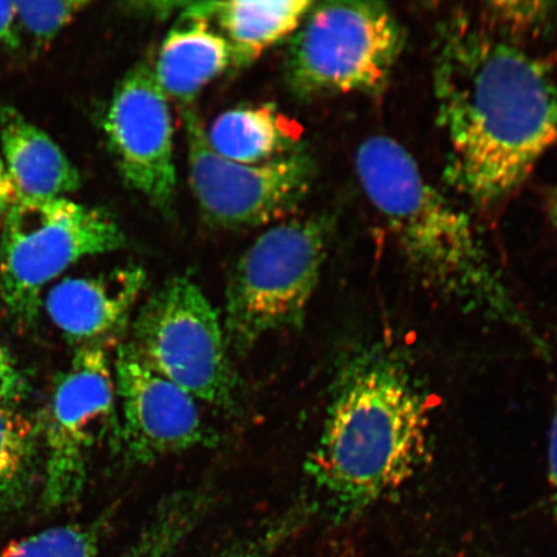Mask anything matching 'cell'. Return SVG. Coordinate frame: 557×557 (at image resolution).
Listing matches in <instances>:
<instances>
[{"mask_svg": "<svg viewBox=\"0 0 557 557\" xmlns=\"http://www.w3.org/2000/svg\"><path fill=\"white\" fill-rule=\"evenodd\" d=\"M433 85L445 178L473 203L504 200L557 145L552 70L485 17L461 11L443 21Z\"/></svg>", "mask_w": 557, "mask_h": 557, "instance_id": "6da1fadb", "label": "cell"}, {"mask_svg": "<svg viewBox=\"0 0 557 557\" xmlns=\"http://www.w3.org/2000/svg\"><path fill=\"white\" fill-rule=\"evenodd\" d=\"M430 455V404L407 360L381 344L354 351L305 462L320 499L334 518H351L406 485Z\"/></svg>", "mask_w": 557, "mask_h": 557, "instance_id": "7a4b0ae2", "label": "cell"}, {"mask_svg": "<svg viewBox=\"0 0 557 557\" xmlns=\"http://www.w3.org/2000/svg\"><path fill=\"white\" fill-rule=\"evenodd\" d=\"M355 169L368 199L428 287L549 354L469 215L430 183L403 145L386 136L369 137L359 146Z\"/></svg>", "mask_w": 557, "mask_h": 557, "instance_id": "3957f363", "label": "cell"}, {"mask_svg": "<svg viewBox=\"0 0 557 557\" xmlns=\"http://www.w3.org/2000/svg\"><path fill=\"white\" fill-rule=\"evenodd\" d=\"M330 232L323 218L282 222L242 255L226 289L230 350L244 355L271 333L301 329L322 274Z\"/></svg>", "mask_w": 557, "mask_h": 557, "instance_id": "277c9868", "label": "cell"}, {"mask_svg": "<svg viewBox=\"0 0 557 557\" xmlns=\"http://www.w3.org/2000/svg\"><path fill=\"white\" fill-rule=\"evenodd\" d=\"M406 44L400 21L380 2L313 3L292 35L285 78L299 99L379 94Z\"/></svg>", "mask_w": 557, "mask_h": 557, "instance_id": "5b68a950", "label": "cell"}, {"mask_svg": "<svg viewBox=\"0 0 557 557\" xmlns=\"http://www.w3.org/2000/svg\"><path fill=\"white\" fill-rule=\"evenodd\" d=\"M125 244L122 227L99 208L21 195L3 215L0 297L18 325H33L48 283L75 262L115 252Z\"/></svg>", "mask_w": 557, "mask_h": 557, "instance_id": "8992f818", "label": "cell"}, {"mask_svg": "<svg viewBox=\"0 0 557 557\" xmlns=\"http://www.w3.org/2000/svg\"><path fill=\"white\" fill-rule=\"evenodd\" d=\"M129 344L146 364L194 399L234 406L236 379L224 323L191 278L174 276L146 299Z\"/></svg>", "mask_w": 557, "mask_h": 557, "instance_id": "52a82bcc", "label": "cell"}, {"mask_svg": "<svg viewBox=\"0 0 557 557\" xmlns=\"http://www.w3.org/2000/svg\"><path fill=\"white\" fill-rule=\"evenodd\" d=\"M181 113L191 189L209 224L225 228L271 224L308 197L317 165L304 150L262 164L236 163L211 148L197 110L186 104Z\"/></svg>", "mask_w": 557, "mask_h": 557, "instance_id": "ba28073f", "label": "cell"}, {"mask_svg": "<svg viewBox=\"0 0 557 557\" xmlns=\"http://www.w3.org/2000/svg\"><path fill=\"white\" fill-rule=\"evenodd\" d=\"M114 374L101 346L76 351L72 366L54 381L44 430V505H72L85 492L89 455L103 436L115 434Z\"/></svg>", "mask_w": 557, "mask_h": 557, "instance_id": "9c48e42d", "label": "cell"}, {"mask_svg": "<svg viewBox=\"0 0 557 557\" xmlns=\"http://www.w3.org/2000/svg\"><path fill=\"white\" fill-rule=\"evenodd\" d=\"M114 366L121 408L114 435L128 465L154 463L215 443L197 399L146 364L129 343L117 348Z\"/></svg>", "mask_w": 557, "mask_h": 557, "instance_id": "30bf717a", "label": "cell"}, {"mask_svg": "<svg viewBox=\"0 0 557 557\" xmlns=\"http://www.w3.org/2000/svg\"><path fill=\"white\" fill-rule=\"evenodd\" d=\"M102 124L125 184L160 211L169 212L177 186L173 121L169 97L152 69L139 64L124 75Z\"/></svg>", "mask_w": 557, "mask_h": 557, "instance_id": "8fae6325", "label": "cell"}, {"mask_svg": "<svg viewBox=\"0 0 557 557\" xmlns=\"http://www.w3.org/2000/svg\"><path fill=\"white\" fill-rule=\"evenodd\" d=\"M146 282V271L137 267L100 277L65 278L48 292L46 309L73 343L103 347L127 326Z\"/></svg>", "mask_w": 557, "mask_h": 557, "instance_id": "7c38bea8", "label": "cell"}, {"mask_svg": "<svg viewBox=\"0 0 557 557\" xmlns=\"http://www.w3.org/2000/svg\"><path fill=\"white\" fill-rule=\"evenodd\" d=\"M309 0H233L185 5L183 18L218 23L233 48L234 67H247L289 35H294L312 9Z\"/></svg>", "mask_w": 557, "mask_h": 557, "instance_id": "4fadbf2b", "label": "cell"}, {"mask_svg": "<svg viewBox=\"0 0 557 557\" xmlns=\"http://www.w3.org/2000/svg\"><path fill=\"white\" fill-rule=\"evenodd\" d=\"M0 141L5 169L23 197L64 198L79 189V172L58 144L3 102H0Z\"/></svg>", "mask_w": 557, "mask_h": 557, "instance_id": "5bb4252c", "label": "cell"}, {"mask_svg": "<svg viewBox=\"0 0 557 557\" xmlns=\"http://www.w3.org/2000/svg\"><path fill=\"white\" fill-rule=\"evenodd\" d=\"M233 64L232 46L211 23L183 18L166 34L152 73L165 96L186 107Z\"/></svg>", "mask_w": 557, "mask_h": 557, "instance_id": "9a60e30c", "label": "cell"}, {"mask_svg": "<svg viewBox=\"0 0 557 557\" xmlns=\"http://www.w3.org/2000/svg\"><path fill=\"white\" fill-rule=\"evenodd\" d=\"M206 135L218 154L242 164L268 163L302 150L299 124L270 103L227 110Z\"/></svg>", "mask_w": 557, "mask_h": 557, "instance_id": "2e32d148", "label": "cell"}, {"mask_svg": "<svg viewBox=\"0 0 557 557\" xmlns=\"http://www.w3.org/2000/svg\"><path fill=\"white\" fill-rule=\"evenodd\" d=\"M215 494L207 486L165 496L122 557H173L213 510Z\"/></svg>", "mask_w": 557, "mask_h": 557, "instance_id": "e0dca14e", "label": "cell"}, {"mask_svg": "<svg viewBox=\"0 0 557 557\" xmlns=\"http://www.w3.org/2000/svg\"><path fill=\"white\" fill-rule=\"evenodd\" d=\"M38 434L29 418L0 403V512L16 510L32 494L38 469Z\"/></svg>", "mask_w": 557, "mask_h": 557, "instance_id": "ac0fdd59", "label": "cell"}, {"mask_svg": "<svg viewBox=\"0 0 557 557\" xmlns=\"http://www.w3.org/2000/svg\"><path fill=\"white\" fill-rule=\"evenodd\" d=\"M113 513L87 524H69L47 529L9 543L0 557H97Z\"/></svg>", "mask_w": 557, "mask_h": 557, "instance_id": "d6986e66", "label": "cell"}, {"mask_svg": "<svg viewBox=\"0 0 557 557\" xmlns=\"http://www.w3.org/2000/svg\"><path fill=\"white\" fill-rule=\"evenodd\" d=\"M317 508L315 500L298 499L248 537L234 543L220 557H274L308 524Z\"/></svg>", "mask_w": 557, "mask_h": 557, "instance_id": "ffe728a7", "label": "cell"}, {"mask_svg": "<svg viewBox=\"0 0 557 557\" xmlns=\"http://www.w3.org/2000/svg\"><path fill=\"white\" fill-rule=\"evenodd\" d=\"M13 3L21 29L32 35L39 47L50 44L82 10L89 5L88 2L81 0H18Z\"/></svg>", "mask_w": 557, "mask_h": 557, "instance_id": "44dd1931", "label": "cell"}, {"mask_svg": "<svg viewBox=\"0 0 557 557\" xmlns=\"http://www.w3.org/2000/svg\"><path fill=\"white\" fill-rule=\"evenodd\" d=\"M485 18L512 38L535 33L549 23L555 11L549 3H492Z\"/></svg>", "mask_w": 557, "mask_h": 557, "instance_id": "7402d4cb", "label": "cell"}, {"mask_svg": "<svg viewBox=\"0 0 557 557\" xmlns=\"http://www.w3.org/2000/svg\"><path fill=\"white\" fill-rule=\"evenodd\" d=\"M24 393V382L13 367L9 354L0 345V403L10 404L21 398Z\"/></svg>", "mask_w": 557, "mask_h": 557, "instance_id": "603a6c76", "label": "cell"}, {"mask_svg": "<svg viewBox=\"0 0 557 557\" xmlns=\"http://www.w3.org/2000/svg\"><path fill=\"white\" fill-rule=\"evenodd\" d=\"M0 44L16 50L21 45L15 3L0 2Z\"/></svg>", "mask_w": 557, "mask_h": 557, "instance_id": "cb8c5ba5", "label": "cell"}, {"mask_svg": "<svg viewBox=\"0 0 557 557\" xmlns=\"http://www.w3.org/2000/svg\"><path fill=\"white\" fill-rule=\"evenodd\" d=\"M547 466L549 499H552L554 511L557 515V404L548 431Z\"/></svg>", "mask_w": 557, "mask_h": 557, "instance_id": "d4e9b609", "label": "cell"}, {"mask_svg": "<svg viewBox=\"0 0 557 557\" xmlns=\"http://www.w3.org/2000/svg\"><path fill=\"white\" fill-rule=\"evenodd\" d=\"M21 197L15 184L10 176L5 164L0 159V215H4L10 211L11 207L16 203Z\"/></svg>", "mask_w": 557, "mask_h": 557, "instance_id": "484cf974", "label": "cell"}, {"mask_svg": "<svg viewBox=\"0 0 557 557\" xmlns=\"http://www.w3.org/2000/svg\"><path fill=\"white\" fill-rule=\"evenodd\" d=\"M547 211L549 221H552V224L557 232V189L548 194Z\"/></svg>", "mask_w": 557, "mask_h": 557, "instance_id": "4316f807", "label": "cell"}]
</instances>
